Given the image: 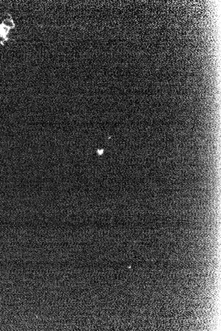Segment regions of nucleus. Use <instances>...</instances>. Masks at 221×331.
I'll return each instance as SVG.
<instances>
[{"instance_id": "f257e3e1", "label": "nucleus", "mask_w": 221, "mask_h": 331, "mask_svg": "<svg viewBox=\"0 0 221 331\" xmlns=\"http://www.w3.org/2000/svg\"><path fill=\"white\" fill-rule=\"evenodd\" d=\"M6 20L0 24V44L4 45V43L9 41L8 35L11 29L15 28V24L7 25Z\"/></svg>"}]
</instances>
